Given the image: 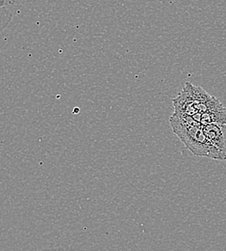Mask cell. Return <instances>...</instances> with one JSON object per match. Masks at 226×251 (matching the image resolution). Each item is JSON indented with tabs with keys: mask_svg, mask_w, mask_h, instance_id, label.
<instances>
[{
	"mask_svg": "<svg viewBox=\"0 0 226 251\" xmlns=\"http://www.w3.org/2000/svg\"><path fill=\"white\" fill-rule=\"evenodd\" d=\"M169 123L173 132L194 155L225 160L221 152L205 135L203 125L196 122L192 116L174 112L169 118Z\"/></svg>",
	"mask_w": 226,
	"mask_h": 251,
	"instance_id": "6da1fadb",
	"label": "cell"
},
{
	"mask_svg": "<svg viewBox=\"0 0 226 251\" xmlns=\"http://www.w3.org/2000/svg\"><path fill=\"white\" fill-rule=\"evenodd\" d=\"M172 102L175 113L192 117L223 105L216 97L208 94L203 88L194 86L191 82L185 83L181 93L172 100Z\"/></svg>",
	"mask_w": 226,
	"mask_h": 251,
	"instance_id": "7a4b0ae2",
	"label": "cell"
},
{
	"mask_svg": "<svg viewBox=\"0 0 226 251\" xmlns=\"http://www.w3.org/2000/svg\"><path fill=\"white\" fill-rule=\"evenodd\" d=\"M203 131L209 141L221 152L226 159V125L208 124L203 125Z\"/></svg>",
	"mask_w": 226,
	"mask_h": 251,
	"instance_id": "3957f363",
	"label": "cell"
},
{
	"mask_svg": "<svg viewBox=\"0 0 226 251\" xmlns=\"http://www.w3.org/2000/svg\"><path fill=\"white\" fill-rule=\"evenodd\" d=\"M193 118L201 125H226V107L222 105L217 108L208 110L202 114H196L193 116Z\"/></svg>",
	"mask_w": 226,
	"mask_h": 251,
	"instance_id": "277c9868",
	"label": "cell"
},
{
	"mask_svg": "<svg viewBox=\"0 0 226 251\" xmlns=\"http://www.w3.org/2000/svg\"><path fill=\"white\" fill-rule=\"evenodd\" d=\"M14 3L15 0H0V33L7 27L12 19V14L7 7Z\"/></svg>",
	"mask_w": 226,
	"mask_h": 251,
	"instance_id": "5b68a950",
	"label": "cell"
}]
</instances>
